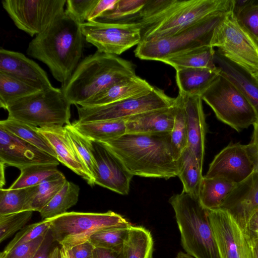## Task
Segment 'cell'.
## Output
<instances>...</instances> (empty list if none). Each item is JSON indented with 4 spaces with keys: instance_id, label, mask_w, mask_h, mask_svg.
<instances>
[{
    "instance_id": "b9f144b4",
    "label": "cell",
    "mask_w": 258,
    "mask_h": 258,
    "mask_svg": "<svg viewBox=\"0 0 258 258\" xmlns=\"http://www.w3.org/2000/svg\"><path fill=\"white\" fill-rule=\"evenodd\" d=\"M33 211L19 212L0 215V242L17 233L26 226L31 219Z\"/></svg>"
},
{
    "instance_id": "f35d334b",
    "label": "cell",
    "mask_w": 258,
    "mask_h": 258,
    "mask_svg": "<svg viewBox=\"0 0 258 258\" xmlns=\"http://www.w3.org/2000/svg\"><path fill=\"white\" fill-rule=\"evenodd\" d=\"M176 111L172 130L170 134L174 158L178 160L187 147L188 140L186 123L179 96L175 98Z\"/></svg>"
},
{
    "instance_id": "5bb4252c",
    "label": "cell",
    "mask_w": 258,
    "mask_h": 258,
    "mask_svg": "<svg viewBox=\"0 0 258 258\" xmlns=\"http://www.w3.org/2000/svg\"><path fill=\"white\" fill-rule=\"evenodd\" d=\"M207 213L220 258H253L249 237L228 212L217 209Z\"/></svg>"
},
{
    "instance_id": "7a4b0ae2",
    "label": "cell",
    "mask_w": 258,
    "mask_h": 258,
    "mask_svg": "<svg viewBox=\"0 0 258 258\" xmlns=\"http://www.w3.org/2000/svg\"><path fill=\"white\" fill-rule=\"evenodd\" d=\"M85 40L81 24L65 11L29 42L27 54L45 63L63 86L81 61Z\"/></svg>"
},
{
    "instance_id": "8d00e7d4",
    "label": "cell",
    "mask_w": 258,
    "mask_h": 258,
    "mask_svg": "<svg viewBox=\"0 0 258 258\" xmlns=\"http://www.w3.org/2000/svg\"><path fill=\"white\" fill-rule=\"evenodd\" d=\"M130 224L99 231L94 234L89 241L95 247L104 248L120 251L132 227Z\"/></svg>"
},
{
    "instance_id": "7bdbcfd3",
    "label": "cell",
    "mask_w": 258,
    "mask_h": 258,
    "mask_svg": "<svg viewBox=\"0 0 258 258\" xmlns=\"http://www.w3.org/2000/svg\"><path fill=\"white\" fill-rule=\"evenodd\" d=\"M235 18L240 27L258 45V2L248 6Z\"/></svg>"
},
{
    "instance_id": "cb8c5ba5",
    "label": "cell",
    "mask_w": 258,
    "mask_h": 258,
    "mask_svg": "<svg viewBox=\"0 0 258 258\" xmlns=\"http://www.w3.org/2000/svg\"><path fill=\"white\" fill-rule=\"evenodd\" d=\"M154 87L136 75L114 83L80 105L92 107L105 105L148 92Z\"/></svg>"
},
{
    "instance_id": "1f68e13d",
    "label": "cell",
    "mask_w": 258,
    "mask_h": 258,
    "mask_svg": "<svg viewBox=\"0 0 258 258\" xmlns=\"http://www.w3.org/2000/svg\"><path fill=\"white\" fill-rule=\"evenodd\" d=\"M0 127L57 158L50 144L38 131V127L8 117L1 120Z\"/></svg>"
},
{
    "instance_id": "f1b7e54d",
    "label": "cell",
    "mask_w": 258,
    "mask_h": 258,
    "mask_svg": "<svg viewBox=\"0 0 258 258\" xmlns=\"http://www.w3.org/2000/svg\"><path fill=\"white\" fill-rule=\"evenodd\" d=\"M67 180L60 171L41 183L29 187L24 211L39 212L60 190Z\"/></svg>"
},
{
    "instance_id": "e0dca14e",
    "label": "cell",
    "mask_w": 258,
    "mask_h": 258,
    "mask_svg": "<svg viewBox=\"0 0 258 258\" xmlns=\"http://www.w3.org/2000/svg\"><path fill=\"white\" fill-rule=\"evenodd\" d=\"M0 162L20 170L34 164H59L58 159L0 127Z\"/></svg>"
},
{
    "instance_id": "db71d44e",
    "label": "cell",
    "mask_w": 258,
    "mask_h": 258,
    "mask_svg": "<svg viewBox=\"0 0 258 258\" xmlns=\"http://www.w3.org/2000/svg\"><path fill=\"white\" fill-rule=\"evenodd\" d=\"M246 147L253 162L254 170L258 171V151L250 148L247 145H246Z\"/></svg>"
},
{
    "instance_id": "60d3db41",
    "label": "cell",
    "mask_w": 258,
    "mask_h": 258,
    "mask_svg": "<svg viewBox=\"0 0 258 258\" xmlns=\"http://www.w3.org/2000/svg\"><path fill=\"white\" fill-rule=\"evenodd\" d=\"M29 187L18 189H0V215L24 211Z\"/></svg>"
},
{
    "instance_id": "52a82bcc",
    "label": "cell",
    "mask_w": 258,
    "mask_h": 258,
    "mask_svg": "<svg viewBox=\"0 0 258 258\" xmlns=\"http://www.w3.org/2000/svg\"><path fill=\"white\" fill-rule=\"evenodd\" d=\"M71 105L61 89L53 87L20 99L6 110L8 118L44 127L70 123Z\"/></svg>"
},
{
    "instance_id": "3957f363",
    "label": "cell",
    "mask_w": 258,
    "mask_h": 258,
    "mask_svg": "<svg viewBox=\"0 0 258 258\" xmlns=\"http://www.w3.org/2000/svg\"><path fill=\"white\" fill-rule=\"evenodd\" d=\"M110 149L134 176L168 179L177 176L170 134H125L100 142Z\"/></svg>"
},
{
    "instance_id": "277c9868",
    "label": "cell",
    "mask_w": 258,
    "mask_h": 258,
    "mask_svg": "<svg viewBox=\"0 0 258 258\" xmlns=\"http://www.w3.org/2000/svg\"><path fill=\"white\" fill-rule=\"evenodd\" d=\"M134 75L131 62L97 51L80 62L60 89L72 105H80L114 83Z\"/></svg>"
},
{
    "instance_id": "9c48e42d",
    "label": "cell",
    "mask_w": 258,
    "mask_h": 258,
    "mask_svg": "<svg viewBox=\"0 0 258 258\" xmlns=\"http://www.w3.org/2000/svg\"><path fill=\"white\" fill-rule=\"evenodd\" d=\"M217 118L237 132L257 122L252 107L240 90L221 73L201 95Z\"/></svg>"
},
{
    "instance_id": "4fadbf2b",
    "label": "cell",
    "mask_w": 258,
    "mask_h": 258,
    "mask_svg": "<svg viewBox=\"0 0 258 258\" xmlns=\"http://www.w3.org/2000/svg\"><path fill=\"white\" fill-rule=\"evenodd\" d=\"M81 29L86 41L107 54L120 55L141 41V30L133 23L86 22Z\"/></svg>"
},
{
    "instance_id": "91938a15",
    "label": "cell",
    "mask_w": 258,
    "mask_h": 258,
    "mask_svg": "<svg viewBox=\"0 0 258 258\" xmlns=\"http://www.w3.org/2000/svg\"><path fill=\"white\" fill-rule=\"evenodd\" d=\"M253 74L258 79V72Z\"/></svg>"
},
{
    "instance_id": "c3c4849f",
    "label": "cell",
    "mask_w": 258,
    "mask_h": 258,
    "mask_svg": "<svg viewBox=\"0 0 258 258\" xmlns=\"http://www.w3.org/2000/svg\"><path fill=\"white\" fill-rule=\"evenodd\" d=\"M245 232L250 239H258V210L250 218Z\"/></svg>"
},
{
    "instance_id": "f6af8a7d",
    "label": "cell",
    "mask_w": 258,
    "mask_h": 258,
    "mask_svg": "<svg viewBox=\"0 0 258 258\" xmlns=\"http://www.w3.org/2000/svg\"><path fill=\"white\" fill-rule=\"evenodd\" d=\"M49 231L29 242L21 244L1 258H34L40 248Z\"/></svg>"
},
{
    "instance_id": "d6986e66",
    "label": "cell",
    "mask_w": 258,
    "mask_h": 258,
    "mask_svg": "<svg viewBox=\"0 0 258 258\" xmlns=\"http://www.w3.org/2000/svg\"><path fill=\"white\" fill-rule=\"evenodd\" d=\"M180 98L186 126L187 147L194 153L203 168L205 156L207 126L201 96L185 94Z\"/></svg>"
},
{
    "instance_id": "f907efd6",
    "label": "cell",
    "mask_w": 258,
    "mask_h": 258,
    "mask_svg": "<svg viewBox=\"0 0 258 258\" xmlns=\"http://www.w3.org/2000/svg\"><path fill=\"white\" fill-rule=\"evenodd\" d=\"M255 2V0H232V13L236 17L246 8Z\"/></svg>"
},
{
    "instance_id": "ab89813d",
    "label": "cell",
    "mask_w": 258,
    "mask_h": 258,
    "mask_svg": "<svg viewBox=\"0 0 258 258\" xmlns=\"http://www.w3.org/2000/svg\"><path fill=\"white\" fill-rule=\"evenodd\" d=\"M148 0H118L113 7L100 16L95 21L116 23L139 12Z\"/></svg>"
},
{
    "instance_id": "6f0895ef",
    "label": "cell",
    "mask_w": 258,
    "mask_h": 258,
    "mask_svg": "<svg viewBox=\"0 0 258 258\" xmlns=\"http://www.w3.org/2000/svg\"><path fill=\"white\" fill-rule=\"evenodd\" d=\"M60 253L61 258H74L71 251L64 248H60Z\"/></svg>"
},
{
    "instance_id": "4dcf8cb0",
    "label": "cell",
    "mask_w": 258,
    "mask_h": 258,
    "mask_svg": "<svg viewBox=\"0 0 258 258\" xmlns=\"http://www.w3.org/2000/svg\"><path fill=\"white\" fill-rule=\"evenodd\" d=\"M154 241L151 232L142 226H132L121 249L122 258H152Z\"/></svg>"
},
{
    "instance_id": "e575fe53",
    "label": "cell",
    "mask_w": 258,
    "mask_h": 258,
    "mask_svg": "<svg viewBox=\"0 0 258 258\" xmlns=\"http://www.w3.org/2000/svg\"><path fill=\"white\" fill-rule=\"evenodd\" d=\"M57 164H37L31 165L20 169L19 177L9 189L26 188L38 185L60 171Z\"/></svg>"
},
{
    "instance_id": "ac0fdd59",
    "label": "cell",
    "mask_w": 258,
    "mask_h": 258,
    "mask_svg": "<svg viewBox=\"0 0 258 258\" xmlns=\"http://www.w3.org/2000/svg\"><path fill=\"white\" fill-rule=\"evenodd\" d=\"M219 209L228 212L245 232L250 218L258 210V171L236 184Z\"/></svg>"
},
{
    "instance_id": "8fae6325",
    "label": "cell",
    "mask_w": 258,
    "mask_h": 258,
    "mask_svg": "<svg viewBox=\"0 0 258 258\" xmlns=\"http://www.w3.org/2000/svg\"><path fill=\"white\" fill-rule=\"evenodd\" d=\"M211 46L253 74L258 72V45L238 24L232 12L215 30Z\"/></svg>"
},
{
    "instance_id": "bcb514c9",
    "label": "cell",
    "mask_w": 258,
    "mask_h": 258,
    "mask_svg": "<svg viewBox=\"0 0 258 258\" xmlns=\"http://www.w3.org/2000/svg\"><path fill=\"white\" fill-rule=\"evenodd\" d=\"M118 0H99L90 13L86 22L95 21L104 12L111 9Z\"/></svg>"
},
{
    "instance_id": "7c38bea8",
    "label": "cell",
    "mask_w": 258,
    "mask_h": 258,
    "mask_svg": "<svg viewBox=\"0 0 258 258\" xmlns=\"http://www.w3.org/2000/svg\"><path fill=\"white\" fill-rule=\"evenodd\" d=\"M66 0H3L17 27L31 36L44 31L65 10Z\"/></svg>"
},
{
    "instance_id": "44dd1931",
    "label": "cell",
    "mask_w": 258,
    "mask_h": 258,
    "mask_svg": "<svg viewBox=\"0 0 258 258\" xmlns=\"http://www.w3.org/2000/svg\"><path fill=\"white\" fill-rule=\"evenodd\" d=\"M38 131L50 144L59 162L81 176L91 186L95 184L94 179L80 159L64 126L38 127Z\"/></svg>"
},
{
    "instance_id": "8992f818",
    "label": "cell",
    "mask_w": 258,
    "mask_h": 258,
    "mask_svg": "<svg viewBox=\"0 0 258 258\" xmlns=\"http://www.w3.org/2000/svg\"><path fill=\"white\" fill-rule=\"evenodd\" d=\"M228 13H216L170 36L142 41L134 51L135 56L160 61L187 50L211 45L215 30Z\"/></svg>"
},
{
    "instance_id": "11a10c76",
    "label": "cell",
    "mask_w": 258,
    "mask_h": 258,
    "mask_svg": "<svg viewBox=\"0 0 258 258\" xmlns=\"http://www.w3.org/2000/svg\"><path fill=\"white\" fill-rule=\"evenodd\" d=\"M250 240L252 247L253 258H258V239H250Z\"/></svg>"
},
{
    "instance_id": "603a6c76",
    "label": "cell",
    "mask_w": 258,
    "mask_h": 258,
    "mask_svg": "<svg viewBox=\"0 0 258 258\" xmlns=\"http://www.w3.org/2000/svg\"><path fill=\"white\" fill-rule=\"evenodd\" d=\"M175 103L165 108L130 116L125 119L126 133L170 134L174 124Z\"/></svg>"
},
{
    "instance_id": "f5cc1de1",
    "label": "cell",
    "mask_w": 258,
    "mask_h": 258,
    "mask_svg": "<svg viewBox=\"0 0 258 258\" xmlns=\"http://www.w3.org/2000/svg\"><path fill=\"white\" fill-rule=\"evenodd\" d=\"M253 126L251 139L247 145L250 148L258 151V123H255Z\"/></svg>"
},
{
    "instance_id": "484cf974",
    "label": "cell",
    "mask_w": 258,
    "mask_h": 258,
    "mask_svg": "<svg viewBox=\"0 0 258 258\" xmlns=\"http://www.w3.org/2000/svg\"><path fill=\"white\" fill-rule=\"evenodd\" d=\"M215 50L211 45L199 47L164 58L160 61L173 67L175 70L184 68H207L217 70Z\"/></svg>"
},
{
    "instance_id": "d590c367",
    "label": "cell",
    "mask_w": 258,
    "mask_h": 258,
    "mask_svg": "<svg viewBox=\"0 0 258 258\" xmlns=\"http://www.w3.org/2000/svg\"><path fill=\"white\" fill-rule=\"evenodd\" d=\"M64 126L80 159L95 181L98 167L93 154L91 140L78 132L72 123L66 124Z\"/></svg>"
},
{
    "instance_id": "9f6ffc18",
    "label": "cell",
    "mask_w": 258,
    "mask_h": 258,
    "mask_svg": "<svg viewBox=\"0 0 258 258\" xmlns=\"http://www.w3.org/2000/svg\"><path fill=\"white\" fill-rule=\"evenodd\" d=\"M48 258H61L60 248L56 246L50 250Z\"/></svg>"
},
{
    "instance_id": "ffe728a7",
    "label": "cell",
    "mask_w": 258,
    "mask_h": 258,
    "mask_svg": "<svg viewBox=\"0 0 258 258\" xmlns=\"http://www.w3.org/2000/svg\"><path fill=\"white\" fill-rule=\"evenodd\" d=\"M0 72L9 74L40 90L54 87L46 72L37 63L20 52L1 48Z\"/></svg>"
},
{
    "instance_id": "680465c9",
    "label": "cell",
    "mask_w": 258,
    "mask_h": 258,
    "mask_svg": "<svg viewBox=\"0 0 258 258\" xmlns=\"http://www.w3.org/2000/svg\"><path fill=\"white\" fill-rule=\"evenodd\" d=\"M176 258H193V257L191 256L189 254L183 252L182 251H179L176 256Z\"/></svg>"
},
{
    "instance_id": "7dc6e473",
    "label": "cell",
    "mask_w": 258,
    "mask_h": 258,
    "mask_svg": "<svg viewBox=\"0 0 258 258\" xmlns=\"http://www.w3.org/2000/svg\"><path fill=\"white\" fill-rule=\"evenodd\" d=\"M95 248L88 241L73 247L70 251L74 258H94Z\"/></svg>"
},
{
    "instance_id": "ba28073f",
    "label": "cell",
    "mask_w": 258,
    "mask_h": 258,
    "mask_svg": "<svg viewBox=\"0 0 258 258\" xmlns=\"http://www.w3.org/2000/svg\"><path fill=\"white\" fill-rule=\"evenodd\" d=\"M49 219L53 241L69 250L88 241L99 231L130 224L122 216L111 211L105 213L67 212Z\"/></svg>"
},
{
    "instance_id": "ee69618b",
    "label": "cell",
    "mask_w": 258,
    "mask_h": 258,
    "mask_svg": "<svg viewBox=\"0 0 258 258\" xmlns=\"http://www.w3.org/2000/svg\"><path fill=\"white\" fill-rule=\"evenodd\" d=\"M99 0H67L65 10L79 24L87 21V18Z\"/></svg>"
},
{
    "instance_id": "816d5d0a",
    "label": "cell",
    "mask_w": 258,
    "mask_h": 258,
    "mask_svg": "<svg viewBox=\"0 0 258 258\" xmlns=\"http://www.w3.org/2000/svg\"><path fill=\"white\" fill-rule=\"evenodd\" d=\"M52 241V237L50 239L46 237L43 244L34 258H48L50 251V247Z\"/></svg>"
},
{
    "instance_id": "7402d4cb",
    "label": "cell",
    "mask_w": 258,
    "mask_h": 258,
    "mask_svg": "<svg viewBox=\"0 0 258 258\" xmlns=\"http://www.w3.org/2000/svg\"><path fill=\"white\" fill-rule=\"evenodd\" d=\"M215 62L220 68L221 74L231 81L248 101L254 110L258 123V79L252 73L217 51Z\"/></svg>"
},
{
    "instance_id": "d4e9b609",
    "label": "cell",
    "mask_w": 258,
    "mask_h": 258,
    "mask_svg": "<svg viewBox=\"0 0 258 258\" xmlns=\"http://www.w3.org/2000/svg\"><path fill=\"white\" fill-rule=\"evenodd\" d=\"M176 80L179 92L187 95L201 96L221 72L220 68H184L176 70Z\"/></svg>"
},
{
    "instance_id": "6da1fadb",
    "label": "cell",
    "mask_w": 258,
    "mask_h": 258,
    "mask_svg": "<svg viewBox=\"0 0 258 258\" xmlns=\"http://www.w3.org/2000/svg\"><path fill=\"white\" fill-rule=\"evenodd\" d=\"M232 0H148L127 20L141 30V41L166 37L218 12L232 11Z\"/></svg>"
},
{
    "instance_id": "9a60e30c",
    "label": "cell",
    "mask_w": 258,
    "mask_h": 258,
    "mask_svg": "<svg viewBox=\"0 0 258 258\" xmlns=\"http://www.w3.org/2000/svg\"><path fill=\"white\" fill-rule=\"evenodd\" d=\"M254 171L246 145L237 143L229 144L216 155L204 177L223 178L237 184Z\"/></svg>"
},
{
    "instance_id": "d6a6232c",
    "label": "cell",
    "mask_w": 258,
    "mask_h": 258,
    "mask_svg": "<svg viewBox=\"0 0 258 258\" xmlns=\"http://www.w3.org/2000/svg\"><path fill=\"white\" fill-rule=\"evenodd\" d=\"M79 192L78 185L67 180L60 190L39 212L42 220L51 219L66 213L77 204Z\"/></svg>"
},
{
    "instance_id": "83f0119b",
    "label": "cell",
    "mask_w": 258,
    "mask_h": 258,
    "mask_svg": "<svg viewBox=\"0 0 258 258\" xmlns=\"http://www.w3.org/2000/svg\"><path fill=\"white\" fill-rule=\"evenodd\" d=\"M178 175L182 185V191L199 199L203 168L194 153L187 147L177 160Z\"/></svg>"
},
{
    "instance_id": "4316f807",
    "label": "cell",
    "mask_w": 258,
    "mask_h": 258,
    "mask_svg": "<svg viewBox=\"0 0 258 258\" xmlns=\"http://www.w3.org/2000/svg\"><path fill=\"white\" fill-rule=\"evenodd\" d=\"M84 136L91 141L102 142L120 137L126 133L125 119L99 120L72 123Z\"/></svg>"
},
{
    "instance_id": "5b68a950",
    "label": "cell",
    "mask_w": 258,
    "mask_h": 258,
    "mask_svg": "<svg viewBox=\"0 0 258 258\" xmlns=\"http://www.w3.org/2000/svg\"><path fill=\"white\" fill-rule=\"evenodd\" d=\"M186 253L195 258H220L207 210L199 199L183 191L169 200Z\"/></svg>"
},
{
    "instance_id": "836d02e7",
    "label": "cell",
    "mask_w": 258,
    "mask_h": 258,
    "mask_svg": "<svg viewBox=\"0 0 258 258\" xmlns=\"http://www.w3.org/2000/svg\"><path fill=\"white\" fill-rule=\"evenodd\" d=\"M39 91L22 80L0 72V106L6 110L15 101Z\"/></svg>"
},
{
    "instance_id": "30bf717a",
    "label": "cell",
    "mask_w": 258,
    "mask_h": 258,
    "mask_svg": "<svg viewBox=\"0 0 258 258\" xmlns=\"http://www.w3.org/2000/svg\"><path fill=\"white\" fill-rule=\"evenodd\" d=\"M175 98L154 87L151 91L111 103L92 107L76 105L79 119L82 122L124 119L139 114L169 107Z\"/></svg>"
},
{
    "instance_id": "681fc988",
    "label": "cell",
    "mask_w": 258,
    "mask_h": 258,
    "mask_svg": "<svg viewBox=\"0 0 258 258\" xmlns=\"http://www.w3.org/2000/svg\"><path fill=\"white\" fill-rule=\"evenodd\" d=\"M94 258H122L121 252L104 248L95 247Z\"/></svg>"
},
{
    "instance_id": "2e32d148",
    "label": "cell",
    "mask_w": 258,
    "mask_h": 258,
    "mask_svg": "<svg viewBox=\"0 0 258 258\" xmlns=\"http://www.w3.org/2000/svg\"><path fill=\"white\" fill-rule=\"evenodd\" d=\"M91 141L98 167L95 184L120 195H128L133 175L105 145L100 142Z\"/></svg>"
},
{
    "instance_id": "f546056e",
    "label": "cell",
    "mask_w": 258,
    "mask_h": 258,
    "mask_svg": "<svg viewBox=\"0 0 258 258\" xmlns=\"http://www.w3.org/2000/svg\"><path fill=\"white\" fill-rule=\"evenodd\" d=\"M236 184L223 178L204 176L200 187L199 200L206 210L219 209Z\"/></svg>"
},
{
    "instance_id": "74e56055",
    "label": "cell",
    "mask_w": 258,
    "mask_h": 258,
    "mask_svg": "<svg viewBox=\"0 0 258 258\" xmlns=\"http://www.w3.org/2000/svg\"><path fill=\"white\" fill-rule=\"evenodd\" d=\"M51 221L49 219L26 225L16 234L12 240L1 252L0 258L8 254L16 247L32 241L46 234L49 231Z\"/></svg>"
}]
</instances>
